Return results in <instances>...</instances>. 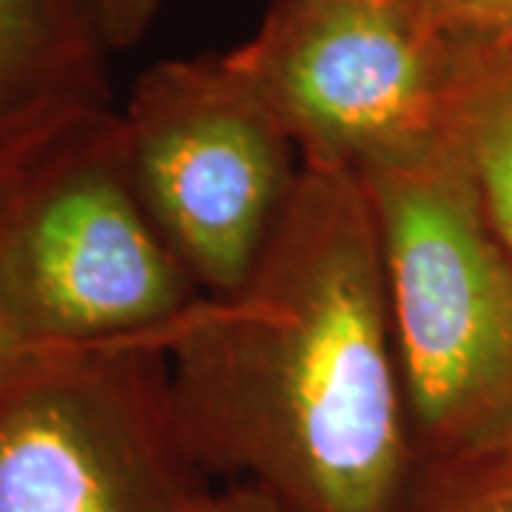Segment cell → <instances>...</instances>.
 <instances>
[{
    "mask_svg": "<svg viewBox=\"0 0 512 512\" xmlns=\"http://www.w3.org/2000/svg\"><path fill=\"white\" fill-rule=\"evenodd\" d=\"M456 55L407 0H271L225 60L302 165L362 177L447 143Z\"/></svg>",
    "mask_w": 512,
    "mask_h": 512,
    "instance_id": "4",
    "label": "cell"
},
{
    "mask_svg": "<svg viewBox=\"0 0 512 512\" xmlns=\"http://www.w3.org/2000/svg\"><path fill=\"white\" fill-rule=\"evenodd\" d=\"M168 367L202 476L254 484L282 512H410L419 456L359 174L302 165L254 274L202 296Z\"/></svg>",
    "mask_w": 512,
    "mask_h": 512,
    "instance_id": "1",
    "label": "cell"
},
{
    "mask_svg": "<svg viewBox=\"0 0 512 512\" xmlns=\"http://www.w3.org/2000/svg\"><path fill=\"white\" fill-rule=\"evenodd\" d=\"M185 512H282L268 493L254 484H231L225 490H205Z\"/></svg>",
    "mask_w": 512,
    "mask_h": 512,
    "instance_id": "13",
    "label": "cell"
},
{
    "mask_svg": "<svg viewBox=\"0 0 512 512\" xmlns=\"http://www.w3.org/2000/svg\"><path fill=\"white\" fill-rule=\"evenodd\" d=\"M419 470L512 461V254L447 143L362 174Z\"/></svg>",
    "mask_w": 512,
    "mask_h": 512,
    "instance_id": "2",
    "label": "cell"
},
{
    "mask_svg": "<svg viewBox=\"0 0 512 512\" xmlns=\"http://www.w3.org/2000/svg\"><path fill=\"white\" fill-rule=\"evenodd\" d=\"M202 478L160 345L74 350L0 387V512H185Z\"/></svg>",
    "mask_w": 512,
    "mask_h": 512,
    "instance_id": "6",
    "label": "cell"
},
{
    "mask_svg": "<svg viewBox=\"0 0 512 512\" xmlns=\"http://www.w3.org/2000/svg\"><path fill=\"white\" fill-rule=\"evenodd\" d=\"M410 512H512V461L424 467Z\"/></svg>",
    "mask_w": 512,
    "mask_h": 512,
    "instance_id": "9",
    "label": "cell"
},
{
    "mask_svg": "<svg viewBox=\"0 0 512 512\" xmlns=\"http://www.w3.org/2000/svg\"><path fill=\"white\" fill-rule=\"evenodd\" d=\"M103 35L111 52L137 46L146 37L148 26L157 18L160 0H97Z\"/></svg>",
    "mask_w": 512,
    "mask_h": 512,
    "instance_id": "11",
    "label": "cell"
},
{
    "mask_svg": "<svg viewBox=\"0 0 512 512\" xmlns=\"http://www.w3.org/2000/svg\"><path fill=\"white\" fill-rule=\"evenodd\" d=\"M456 43L512 49V0H407Z\"/></svg>",
    "mask_w": 512,
    "mask_h": 512,
    "instance_id": "10",
    "label": "cell"
},
{
    "mask_svg": "<svg viewBox=\"0 0 512 512\" xmlns=\"http://www.w3.org/2000/svg\"><path fill=\"white\" fill-rule=\"evenodd\" d=\"M447 140L512 254V49L456 43Z\"/></svg>",
    "mask_w": 512,
    "mask_h": 512,
    "instance_id": "8",
    "label": "cell"
},
{
    "mask_svg": "<svg viewBox=\"0 0 512 512\" xmlns=\"http://www.w3.org/2000/svg\"><path fill=\"white\" fill-rule=\"evenodd\" d=\"M109 52L97 0H0V197L111 109Z\"/></svg>",
    "mask_w": 512,
    "mask_h": 512,
    "instance_id": "7",
    "label": "cell"
},
{
    "mask_svg": "<svg viewBox=\"0 0 512 512\" xmlns=\"http://www.w3.org/2000/svg\"><path fill=\"white\" fill-rule=\"evenodd\" d=\"M63 353H74V350L40 348L32 339H26L0 308V387H6L9 382L20 379L23 373L52 362Z\"/></svg>",
    "mask_w": 512,
    "mask_h": 512,
    "instance_id": "12",
    "label": "cell"
},
{
    "mask_svg": "<svg viewBox=\"0 0 512 512\" xmlns=\"http://www.w3.org/2000/svg\"><path fill=\"white\" fill-rule=\"evenodd\" d=\"M202 296L140 202L114 106L0 197V308L40 348L168 353Z\"/></svg>",
    "mask_w": 512,
    "mask_h": 512,
    "instance_id": "3",
    "label": "cell"
},
{
    "mask_svg": "<svg viewBox=\"0 0 512 512\" xmlns=\"http://www.w3.org/2000/svg\"><path fill=\"white\" fill-rule=\"evenodd\" d=\"M131 180L165 245L208 296L254 274L302 157L225 55L163 60L120 111Z\"/></svg>",
    "mask_w": 512,
    "mask_h": 512,
    "instance_id": "5",
    "label": "cell"
}]
</instances>
